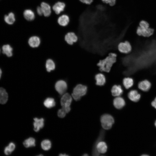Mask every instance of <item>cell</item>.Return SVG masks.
Masks as SVG:
<instances>
[{
	"mask_svg": "<svg viewBox=\"0 0 156 156\" xmlns=\"http://www.w3.org/2000/svg\"><path fill=\"white\" fill-rule=\"evenodd\" d=\"M154 29L149 28L148 23L144 21H141L140 23V26L137 28L136 33L140 36L144 37H149L152 35Z\"/></svg>",
	"mask_w": 156,
	"mask_h": 156,
	"instance_id": "obj_4",
	"label": "cell"
},
{
	"mask_svg": "<svg viewBox=\"0 0 156 156\" xmlns=\"http://www.w3.org/2000/svg\"><path fill=\"white\" fill-rule=\"evenodd\" d=\"M66 113L65 111L62 108L58 111L57 115L60 118H63L66 116Z\"/></svg>",
	"mask_w": 156,
	"mask_h": 156,
	"instance_id": "obj_29",
	"label": "cell"
},
{
	"mask_svg": "<svg viewBox=\"0 0 156 156\" xmlns=\"http://www.w3.org/2000/svg\"><path fill=\"white\" fill-rule=\"evenodd\" d=\"M8 94L5 89L0 87V104L6 103L8 100Z\"/></svg>",
	"mask_w": 156,
	"mask_h": 156,
	"instance_id": "obj_20",
	"label": "cell"
},
{
	"mask_svg": "<svg viewBox=\"0 0 156 156\" xmlns=\"http://www.w3.org/2000/svg\"><path fill=\"white\" fill-rule=\"evenodd\" d=\"M34 130L36 132H38L44 126V119L42 118H34Z\"/></svg>",
	"mask_w": 156,
	"mask_h": 156,
	"instance_id": "obj_15",
	"label": "cell"
},
{
	"mask_svg": "<svg viewBox=\"0 0 156 156\" xmlns=\"http://www.w3.org/2000/svg\"><path fill=\"white\" fill-rule=\"evenodd\" d=\"M46 67L47 70L49 72L54 70L55 68V65L54 62L51 59H48L46 62Z\"/></svg>",
	"mask_w": 156,
	"mask_h": 156,
	"instance_id": "obj_28",
	"label": "cell"
},
{
	"mask_svg": "<svg viewBox=\"0 0 156 156\" xmlns=\"http://www.w3.org/2000/svg\"><path fill=\"white\" fill-rule=\"evenodd\" d=\"M151 82L147 79L139 81L137 85L138 90L143 92L148 91L151 88Z\"/></svg>",
	"mask_w": 156,
	"mask_h": 156,
	"instance_id": "obj_10",
	"label": "cell"
},
{
	"mask_svg": "<svg viewBox=\"0 0 156 156\" xmlns=\"http://www.w3.org/2000/svg\"><path fill=\"white\" fill-rule=\"evenodd\" d=\"M81 2L87 4H90L93 1V0H79Z\"/></svg>",
	"mask_w": 156,
	"mask_h": 156,
	"instance_id": "obj_34",
	"label": "cell"
},
{
	"mask_svg": "<svg viewBox=\"0 0 156 156\" xmlns=\"http://www.w3.org/2000/svg\"><path fill=\"white\" fill-rule=\"evenodd\" d=\"M151 104L153 108L156 109V97H155L154 99L152 101Z\"/></svg>",
	"mask_w": 156,
	"mask_h": 156,
	"instance_id": "obj_35",
	"label": "cell"
},
{
	"mask_svg": "<svg viewBox=\"0 0 156 156\" xmlns=\"http://www.w3.org/2000/svg\"><path fill=\"white\" fill-rule=\"evenodd\" d=\"M40 7L44 16L48 17L50 15L51 12V9L49 4L45 2H42L41 3Z\"/></svg>",
	"mask_w": 156,
	"mask_h": 156,
	"instance_id": "obj_18",
	"label": "cell"
},
{
	"mask_svg": "<svg viewBox=\"0 0 156 156\" xmlns=\"http://www.w3.org/2000/svg\"><path fill=\"white\" fill-rule=\"evenodd\" d=\"M104 135V132L102 130L99 138L94 146L92 151L93 155L98 156L100 153H105L107 151V145L105 142L102 141Z\"/></svg>",
	"mask_w": 156,
	"mask_h": 156,
	"instance_id": "obj_2",
	"label": "cell"
},
{
	"mask_svg": "<svg viewBox=\"0 0 156 156\" xmlns=\"http://www.w3.org/2000/svg\"><path fill=\"white\" fill-rule=\"evenodd\" d=\"M4 152V154L6 155H9L12 153V152L10 150L8 146L5 148Z\"/></svg>",
	"mask_w": 156,
	"mask_h": 156,
	"instance_id": "obj_32",
	"label": "cell"
},
{
	"mask_svg": "<svg viewBox=\"0 0 156 156\" xmlns=\"http://www.w3.org/2000/svg\"><path fill=\"white\" fill-rule=\"evenodd\" d=\"M70 18L68 15L63 14L60 16L57 19L59 24L62 26H66L69 24Z\"/></svg>",
	"mask_w": 156,
	"mask_h": 156,
	"instance_id": "obj_19",
	"label": "cell"
},
{
	"mask_svg": "<svg viewBox=\"0 0 156 156\" xmlns=\"http://www.w3.org/2000/svg\"><path fill=\"white\" fill-rule=\"evenodd\" d=\"M66 7L65 3L62 2L58 1L55 3L53 6V9L56 14H59L64 11Z\"/></svg>",
	"mask_w": 156,
	"mask_h": 156,
	"instance_id": "obj_16",
	"label": "cell"
},
{
	"mask_svg": "<svg viewBox=\"0 0 156 156\" xmlns=\"http://www.w3.org/2000/svg\"><path fill=\"white\" fill-rule=\"evenodd\" d=\"M96 84L98 86H103L105 83L106 79L104 74L100 72L96 74L95 76Z\"/></svg>",
	"mask_w": 156,
	"mask_h": 156,
	"instance_id": "obj_14",
	"label": "cell"
},
{
	"mask_svg": "<svg viewBox=\"0 0 156 156\" xmlns=\"http://www.w3.org/2000/svg\"><path fill=\"white\" fill-rule=\"evenodd\" d=\"M23 14L25 18L28 21H32L34 20L35 18L34 12L30 9L25 10Z\"/></svg>",
	"mask_w": 156,
	"mask_h": 156,
	"instance_id": "obj_22",
	"label": "cell"
},
{
	"mask_svg": "<svg viewBox=\"0 0 156 156\" xmlns=\"http://www.w3.org/2000/svg\"><path fill=\"white\" fill-rule=\"evenodd\" d=\"M118 49L121 53L127 54L131 52L132 49L131 45L127 41L120 42L118 45Z\"/></svg>",
	"mask_w": 156,
	"mask_h": 156,
	"instance_id": "obj_6",
	"label": "cell"
},
{
	"mask_svg": "<svg viewBox=\"0 0 156 156\" xmlns=\"http://www.w3.org/2000/svg\"><path fill=\"white\" fill-rule=\"evenodd\" d=\"M83 155V156H88V155L86 154H85Z\"/></svg>",
	"mask_w": 156,
	"mask_h": 156,
	"instance_id": "obj_39",
	"label": "cell"
},
{
	"mask_svg": "<svg viewBox=\"0 0 156 156\" xmlns=\"http://www.w3.org/2000/svg\"><path fill=\"white\" fill-rule=\"evenodd\" d=\"M4 19L5 21L8 24H12L15 21L14 14L13 13L10 12L8 15H5Z\"/></svg>",
	"mask_w": 156,
	"mask_h": 156,
	"instance_id": "obj_24",
	"label": "cell"
},
{
	"mask_svg": "<svg viewBox=\"0 0 156 156\" xmlns=\"http://www.w3.org/2000/svg\"><path fill=\"white\" fill-rule=\"evenodd\" d=\"M55 88L56 90L60 94H64L67 88V85L64 81L60 80L55 83Z\"/></svg>",
	"mask_w": 156,
	"mask_h": 156,
	"instance_id": "obj_9",
	"label": "cell"
},
{
	"mask_svg": "<svg viewBox=\"0 0 156 156\" xmlns=\"http://www.w3.org/2000/svg\"><path fill=\"white\" fill-rule=\"evenodd\" d=\"M72 97L70 94L66 93L64 94L60 101L62 107H70L72 101Z\"/></svg>",
	"mask_w": 156,
	"mask_h": 156,
	"instance_id": "obj_8",
	"label": "cell"
},
{
	"mask_svg": "<svg viewBox=\"0 0 156 156\" xmlns=\"http://www.w3.org/2000/svg\"><path fill=\"white\" fill-rule=\"evenodd\" d=\"M87 90V87L86 86L78 84L73 88L71 96L75 100L78 101L86 95Z\"/></svg>",
	"mask_w": 156,
	"mask_h": 156,
	"instance_id": "obj_3",
	"label": "cell"
},
{
	"mask_svg": "<svg viewBox=\"0 0 156 156\" xmlns=\"http://www.w3.org/2000/svg\"><path fill=\"white\" fill-rule=\"evenodd\" d=\"M127 94V97L129 100L133 102H137L140 99L141 94L138 90L130 89Z\"/></svg>",
	"mask_w": 156,
	"mask_h": 156,
	"instance_id": "obj_7",
	"label": "cell"
},
{
	"mask_svg": "<svg viewBox=\"0 0 156 156\" xmlns=\"http://www.w3.org/2000/svg\"><path fill=\"white\" fill-rule=\"evenodd\" d=\"M154 125L155 127L156 128V120H155V122H154Z\"/></svg>",
	"mask_w": 156,
	"mask_h": 156,
	"instance_id": "obj_38",
	"label": "cell"
},
{
	"mask_svg": "<svg viewBox=\"0 0 156 156\" xmlns=\"http://www.w3.org/2000/svg\"><path fill=\"white\" fill-rule=\"evenodd\" d=\"M35 139L32 137H30L25 140L23 142V144L26 148L34 146L36 145Z\"/></svg>",
	"mask_w": 156,
	"mask_h": 156,
	"instance_id": "obj_25",
	"label": "cell"
},
{
	"mask_svg": "<svg viewBox=\"0 0 156 156\" xmlns=\"http://www.w3.org/2000/svg\"><path fill=\"white\" fill-rule=\"evenodd\" d=\"M59 156H68V155H66V154H62V153H61V154H60L59 155Z\"/></svg>",
	"mask_w": 156,
	"mask_h": 156,
	"instance_id": "obj_36",
	"label": "cell"
},
{
	"mask_svg": "<svg viewBox=\"0 0 156 156\" xmlns=\"http://www.w3.org/2000/svg\"></svg>",
	"mask_w": 156,
	"mask_h": 156,
	"instance_id": "obj_41",
	"label": "cell"
},
{
	"mask_svg": "<svg viewBox=\"0 0 156 156\" xmlns=\"http://www.w3.org/2000/svg\"><path fill=\"white\" fill-rule=\"evenodd\" d=\"M123 91V87L120 85H114L111 90L112 95L115 97L120 96L122 94Z\"/></svg>",
	"mask_w": 156,
	"mask_h": 156,
	"instance_id": "obj_12",
	"label": "cell"
},
{
	"mask_svg": "<svg viewBox=\"0 0 156 156\" xmlns=\"http://www.w3.org/2000/svg\"><path fill=\"white\" fill-rule=\"evenodd\" d=\"M116 54L110 53L105 58L100 60L97 64L101 72H108L116 61Z\"/></svg>",
	"mask_w": 156,
	"mask_h": 156,
	"instance_id": "obj_1",
	"label": "cell"
},
{
	"mask_svg": "<svg viewBox=\"0 0 156 156\" xmlns=\"http://www.w3.org/2000/svg\"><path fill=\"white\" fill-rule=\"evenodd\" d=\"M43 155H42V154H40V155H38V156H43Z\"/></svg>",
	"mask_w": 156,
	"mask_h": 156,
	"instance_id": "obj_40",
	"label": "cell"
},
{
	"mask_svg": "<svg viewBox=\"0 0 156 156\" xmlns=\"http://www.w3.org/2000/svg\"><path fill=\"white\" fill-rule=\"evenodd\" d=\"M134 83L133 79L130 77H125L122 80L123 86L127 90L131 88L133 86Z\"/></svg>",
	"mask_w": 156,
	"mask_h": 156,
	"instance_id": "obj_17",
	"label": "cell"
},
{
	"mask_svg": "<svg viewBox=\"0 0 156 156\" xmlns=\"http://www.w3.org/2000/svg\"><path fill=\"white\" fill-rule=\"evenodd\" d=\"M8 146L10 150L12 152L15 149V145L14 143L13 142H11L9 144Z\"/></svg>",
	"mask_w": 156,
	"mask_h": 156,
	"instance_id": "obj_31",
	"label": "cell"
},
{
	"mask_svg": "<svg viewBox=\"0 0 156 156\" xmlns=\"http://www.w3.org/2000/svg\"><path fill=\"white\" fill-rule=\"evenodd\" d=\"M36 11L38 14L41 16L43 14V12L40 6H38L36 8Z\"/></svg>",
	"mask_w": 156,
	"mask_h": 156,
	"instance_id": "obj_33",
	"label": "cell"
},
{
	"mask_svg": "<svg viewBox=\"0 0 156 156\" xmlns=\"http://www.w3.org/2000/svg\"><path fill=\"white\" fill-rule=\"evenodd\" d=\"M113 103L114 107L118 109L122 108L126 105L125 100L120 96L116 97L113 100Z\"/></svg>",
	"mask_w": 156,
	"mask_h": 156,
	"instance_id": "obj_13",
	"label": "cell"
},
{
	"mask_svg": "<svg viewBox=\"0 0 156 156\" xmlns=\"http://www.w3.org/2000/svg\"><path fill=\"white\" fill-rule=\"evenodd\" d=\"M44 106L47 108H51L55 105V102L54 99L52 98H47L44 102Z\"/></svg>",
	"mask_w": 156,
	"mask_h": 156,
	"instance_id": "obj_26",
	"label": "cell"
},
{
	"mask_svg": "<svg viewBox=\"0 0 156 156\" xmlns=\"http://www.w3.org/2000/svg\"><path fill=\"white\" fill-rule=\"evenodd\" d=\"M41 147L44 150L47 151L49 150L51 146V143L50 140L46 139L43 140L41 144Z\"/></svg>",
	"mask_w": 156,
	"mask_h": 156,
	"instance_id": "obj_27",
	"label": "cell"
},
{
	"mask_svg": "<svg viewBox=\"0 0 156 156\" xmlns=\"http://www.w3.org/2000/svg\"><path fill=\"white\" fill-rule=\"evenodd\" d=\"M40 39L38 36H34L31 37L29 39L28 43L32 47H38L40 44Z\"/></svg>",
	"mask_w": 156,
	"mask_h": 156,
	"instance_id": "obj_21",
	"label": "cell"
},
{
	"mask_svg": "<svg viewBox=\"0 0 156 156\" xmlns=\"http://www.w3.org/2000/svg\"><path fill=\"white\" fill-rule=\"evenodd\" d=\"M2 74V71L1 69L0 68V79L1 78V75Z\"/></svg>",
	"mask_w": 156,
	"mask_h": 156,
	"instance_id": "obj_37",
	"label": "cell"
},
{
	"mask_svg": "<svg viewBox=\"0 0 156 156\" xmlns=\"http://www.w3.org/2000/svg\"><path fill=\"white\" fill-rule=\"evenodd\" d=\"M64 39L68 44L72 45L77 41L78 37L74 32L71 31L68 32L66 34Z\"/></svg>",
	"mask_w": 156,
	"mask_h": 156,
	"instance_id": "obj_11",
	"label": "cell"
},
{
	"mask_svg": "<svg viewBox=\"0 0 156 156\" xmlns=\"http://www.w3.org/2000/svg\"><path fill=\"white\" fill-rule=\"evenodd\" d=\"M100 120L102 127L106 130L111 129L114 122L113 116L107 114L102 115L101 117Z\"/></svg>",
	"mask_w": 156,
	"mask_h": 156,
	"instance_id": "obj_5",
	"label": "cell"
},
{
	"mask_svg": "<svg viewBox=\"0 0 156 156\" xmlns=\"http://www.w3.org/2000/svg\"><path fill=\"white\" fill-rule=\"evenodd\" d=\"M102 1L106 3L109 4L110 6L114 5L116 3V0H101Z\"/></svg>",
	"mask_w": 156,
	"mask_h": 156,
	"instance_id": "obj_30",
	"label": "cell"
},
{
	"mask_svg": "<svg viewBox=\"0 0 156 156\" xmlns=\"http://www.w3.org/2000/svg\"><path fill=\"white\" fill-rule=\"evenodd\" d=\"M2 53L8 57H10L12 55V48L9 44L4 45L2 47Z\"/></svg>",
	"mask_w": 156,
	"mask_h": 156,
	"instance_id": "obj_23",
	"label": "cell"
}]
</instances>
